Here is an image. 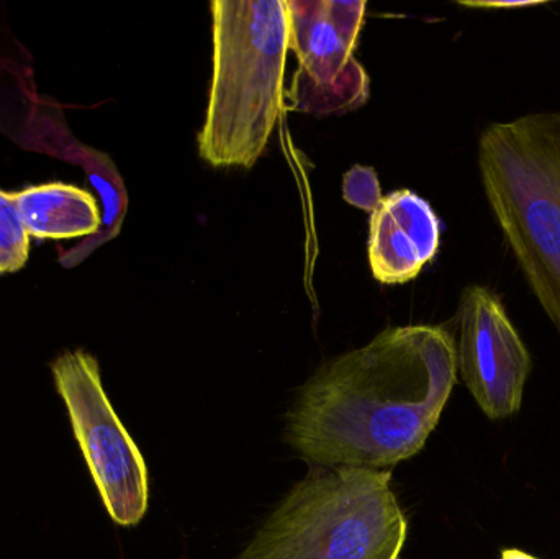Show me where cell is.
I'll list each match as a JSON object with an SVG mask.
<instances>
[{"mask_svg":"<svg viewBox=\"0 0 560 559\" xmlns=\"http://www.w3.org/2000/svg\"><path fill=\"white\" fill-rule=\"evenodd\" d=\"M456 381V340L447 328H388L306 383L290 410L287 440L328 468L397 465L423 450Z\"/></svg>","mask_w":560,"mask_h":559,"instance_id":"6da1fadb","label":"cell"},{"mask_svg":"<svg viewBox=\"0 0 560 559\" xmlns=\"http://www.w3.org/2000/svg\"><path fill=\"white\" fill-rule=\"evenodd\" d=\"M213 71L199 154L213 167L252 170L283 102L290 49L287 0H213Z\"/></svg>","mask_w":560,"mask_h":559,"instance_id":"7a4b0ae2","label":"cell"},{"mask_svg":"<svg viewBox=\"0 0 560 559\" xmlns=\"http://www.w3.org/2000/svg\"><path fill=\"white\" fill-rule=\"evenodd\" d=\"M483 193L520 269L560 335V114L490 124L479 138Z\"/></svg>","mask_w":560,"mask_h":559,"instance_id":"3957f363","label":"cell"},{"mask_svg":"<svg viewBox=\"0 0 560 559\" xmlns=\"http://www.w3.org/2000/svg\"><path fill=\"white\" fill-rule=\"evenodd\" d=\"M388 471L313 469L238 559H398L408 522Z\"/></svg>","mask_w":560,"mask_h":559,"instance_id":"277c9868","label":"cell"},{"mask_svg":"<svg viewBox=\"0 0 560 559\" xmlns=\"http://www.w3.org/2000/svg\"><path fill=\"white\" fill-rule=\"evenodd\" d=\"M52 374L112 521L140 524L150 498L147 463L112 409L97 361L85 351H69L52 363Z\"/></svg>","mask_w":560,"mask_h":559,"instance_id":"5b68a950","label":"cell"},{"mask_svg":"<svg viewBox=\"0 0 560 559\" xmlns=\"http://www.w3.org/2000/svg\"><path fill=\"white\" fill-rule=\"evenodd\" d=\"M290 49L299 69L287 97L296 112L338 115L368 102L371 81L354 49L364 23V0H287Z\"/></svg>","mask_w":560,"mask_h":559,"instance_id":"8992f818","label":"cell"},{"mask_svg":"<svg viewBox=\"0 0 560 559\" xmlns=\"http://www.w3.org/2000/svg\"><path fill=\"white\" fill-rule=\"evenodd\" d=\"M457 370L490 420L522 409L533 361L502 299L487 286L470 284L457 308Z\"/></svg>","mask_w":560,"mask_h":559,"instance_id":"52a82bcc","label":"cell"},{"mask_svg":"<svg viewBox=\"0 0 560 559\" xmlns=\"http://www.w3.org/2000/svg\"><path fill=\"white\" fill-rule=\"evenodd\" d=\"M441 222L413 190L388 194L369 220L368 259L382 284L413 281L440 252Z\"/></svg>","mask_w":560,"mask_h":559,"instance_id":"ba28073f","label":"cell"},{"mask_svg":"<svg viewBox=\"0 0 560 559\" xmlns=\"http://www.w3.org/2000/svg\"><path fill=\"white\" fill-rule=\"evenodd\" d=\"M12 197L26 232L35 238H78L94 235L101 229L97 200L72 184H39L25 187Z\"/></svg>","mask_w":560,"mask_h":559,"instance_id":"9c48e42d","label":"cell"},{"mask_svg":"<svg viewBox=\"0 0 560 559\" xmlns=\"http://www.w3.org/2000/svg\"><path fill=\"white\" fill-rule=\"evenodd\" d=\"M28 255L30 235L12 194L0 190V275L20 271L28 261Z\"/></svg>","mask_w":560,"mask_h":559,"instance_id":"30bf717a","label":"cell"},{"mask_svg":"<svg viewBox=\"0 0 560 559\" xmlns=\"http://www.w3.org/2000/svg\"><path fill=\"white\" fill-rule=\"evenodd\" d=\"M342 199L355 209L375 212L384 196L374 167L352 166L342 179Z\"/></svg>","mask_w":560,"mask_h":559,"instance_id":"8fae6325","label":"cell"},{"mask_svg":"<svg viewBox=\"0 0 560 559\" xmlns=\"http://www.w3.org/2000/svg\"><path fill=\"white\" fill-rule=\"evenodd\" d=\"M464 7H472V9H487V10H515V9H529V7L542 5L545 2H459Z\"/></svg>","mask_w":560,"mask_h":559,"instance_id":"7c38bea8","label":"cell"},{"mask_svg":"<svg viewBox=\"0 0 560 559\" xmlns=\"http://www.w3.org/2000/svg\"><path fill=\"white\" fill-rule=\"evenodd\" d=\"M500 559H539L535 555L526 554V551L518 550V548H505L500 555Z\"/></svg>","mask_w":560,"mask_h":559,"instance_id":"4fadbf2b","label":"cell"}]
</instances>
